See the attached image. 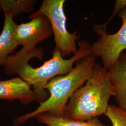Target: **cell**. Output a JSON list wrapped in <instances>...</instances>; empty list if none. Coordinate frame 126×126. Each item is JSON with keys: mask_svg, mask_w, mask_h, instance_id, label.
<instances>
[{"mask_svg": "<svg viewBox=\"0 0 126 126\" xmlns=\"http://www.w3.org/2000/svg\"><path fill=\"white\" fill-rule=\"evenodd\" d=\"M108 72L118 107L126 111V51L121 54Z\"/></svg>", "mask_w": 126, "mask_h": 126, "instance_id": "obj_8", "label": "cell"}, {"mask_svg": "<svg viewBox=\"0 0 126 126\" xmlns=\"http://www.w3.org/2000/svg\"><path fill=\"white\" fill-rule=\"evenodd\" d=\"M126 8V0H116L115 1L114 7L113 12L107 22L102 24H99V26L104 30L107 31V27L109 23L114 18L117 14L120 13L122 10Z\"/></svg>", "mask_w": 126, "mask_h": 126, "instance_id": "obj_13", "label": "cell"}, {"mask_svg": "<svg viewBox=\"0 0 126 126\" xmlns=\"http://www.w3.org/2000/svg\"><path fill=\"white\" fill-rule=\"evenodd\" d=\"M4 22L0 34V66H3L10 54L18 46L15 39V30L17 24L13 16L9 13H4Z\"/></svg>", "mask_w": 126, "mask_h": 126, "instance_id": "obj_9", "label": "cell"}, {"mask_svg": "<svg viewBox=\"0 0 126 126\" xmlns=\"http://www.w3.org/2000/svg\"><path fill=\"white\" fill-rule=\"evenodd\" d=\"M1 11H2V9H1V7H0V12H1Z\"/></svg>", "mask_w": 126, "mask_h": 126, "instance_id": "obj_14", "label": "cell"}, {"mask_svg": "<svg viewBox=\"0 0 126 126\" xmlns=\"http://www.w3.org/2000/svg\"><path fill=\"white\" fill-rule=\"evenodd\" d=\"M65 2V0H44L36 12L44 14L48 19L54 36V49L59 50L64 58L76 53V41L79 38L76 31L72 33L68 31L64 10Z\"/></svg>", "mask_w": 126, "mask_h": 126, "instance_id": "obj_4", "label": "cell"}, {"mask_svg": "<svg viewBox=\"0 0 126 126\" xmlns=\"http://www.w3.org/2000/svg\"><path fill=\"white\" fill-rule=\"evenodd\" d=\"M91 51L92 45L89 43L80 41L77 52L70 59H64L59 50L54 49L51 59L40 66L34 68L29 64V61L34 58L42 60L44 57L43 48L38 47L32 51L21 49L16 54L9 56L3 66L7 74H17L31 86L41 103L49 98V94L45 88L49 81L71 72L75 63L91 56Z\"/></svg>", "mask_w": 126, "mask_h": 126, "instance_id": "obj_1", "label": "cell"}, {"mask_svg": "<svg viewBox=\"0 0 126 126\" xmlns=\"http://www.w3.org/2000/svg\"><path fill=\"white\" fill-rule=\"evenodd\" d=\"M35 117L38 122L47 126H108L104 125L97 118L86 121H79L46 113L37 114Z\"/></svg>", "mask_w": 126, "mask_h": 126, "instance_id": "obj_10", "label": "cell"}, {"mask_svg": "<svg viewBox=\"0 0 126 126\" xmlns=\"http://www.w3.org/2000/svg\"><path fill=\"white\" fill-rule=\"evenodd\" d=\"M30 21L16 25L15 39L22 50L32 51L36 50L37 45L53 35L52 29L47 17L42 14H32Z\"/></svg>", "mask_w": 126, "mask_h": 126, "instance_id": "obj_6", "label": "cell"}, {"mask_svg": "<svg viewBox=\"0 0 126 126\" xmlns=\"http://www.w3.org/2000/svg\"><path fill=\"white\" fill-rule=\"evenodd\" d=\"M112 126H126V111L114 105H109L104 114Z\"/></svg>", "mask_w": 126, "mask_h": 126, "instance_id": "obj_12", "label": "cell"}, {"mask_svg": "<svg viewBox=\"0 0 126 126\" xmlns=\"http://www.w3.org/2000/svg\"><path fill=\"white\" fill-rule=\"evenodd\" d=\"M113 95L108 71L95 62L89 78L69 100L63 116L79 121L97 118L105 114Z\"/></svg>", "mask_w": 126, "mask_h": 126, "instance_id": "obj_2", "label": "cell"}, {"mask_svg": "<svg viewBox=\"0 0 126 126\" xmlns=\"http://www.w3.org/2000/svg\"><path fill=\"white\" fill-rule=\"evenodd\" d=\"M118 16L122 19V26L114 34H108L99 24H95L93 28L98 39L91 45V56L100 58L102 65L108 71L116 62L121 54L126 51V8Z\"/></svg>", "mask_w": 126, "mask_h": 126, "instance_id": "obj_5", "label": "cell"}, {"mask_svg": "<svg viewBox=\"0 0 126 126\" xmlns=\"http://www.w3.org/2000/svg\"><path fill=\"white\" fill-rule=\"evenodd\" d=\"M95 62V58L90 56L77 62L72 70L66 74L51 79L45 87L49 94V98L40 103L34 111L16 118L15 124H22L29 119L43 113L63 116L69 100L89 78Z\"/></svg>", "mask_w": 126, "mask_h": 126, "instance_id": "obj_3", "label": "cell"}, {"mask_svg": "<svg viewBox=\"0 0 126 126\" xmlns=\"http://www.w3.org/2000/svg\"><path fill=\"white\" fill-rule=\"evenodd\" d=\"M36 2L34 0H0V6L4 13L10 14L14 17L32 13Z\"/></svg>", "mask_w": 126, "mask_h": 126, "instance_id": "obj_11", "label": "cell"}, {"mask_svg": "<svg viewBox=\"0 0 126 126\" xmlns=\"http://www.w3.org/2000/svg\"><path fill=\"white\" fill-rule=\"evenodd\" d=\"M0 99L9 101L17 99L25 105L38 101L32 86L19 77L0 80Z\"/></svg>", "mask_w": 126, "mask_h": 126, "instance_id": "obj_7", "label": "cell"}]
</instances>
